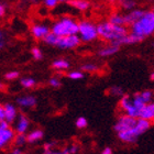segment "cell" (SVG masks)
I'll return each mask as SVG.
<instances>
[{"mask_svg":"<svg viewBox=\"0 0 154 154\" xmlns=\"http://www.w3.org/2000/svg\"><path fill=\"white\" fill-rule=\"evenodd\" d=\"M97 28H98L99 38H101L105 41L110 42V43H115V42L119 41L120 38H122L129 33L125 26L113 24L110 21H103V22L99 23Z\"/></svg>","mask_w":154,"mask_h":154,"instance_id":"6da1fadb","label":"cell"},{"mask_svg":"<svg viewBox=\"0 0 154 154\" xmlns=\"http://www.w3.org/2000/svg\"><path fill=\"white\" fill-rule=\"evenodd\" d=\"M130 32L143 40L154 34V11H145L143 16L130 26Z\"/></svg>","mask_w":154,"mask_h":154,"instance_id":"7a4b0ae2","label":"cell"},{"mask_svg":"<svg viewBox=\"0 0 154 154\" xmlns=\"http://www.w3.org/2000/svg\"><path fill=\"white\" fill-rule=\"evenodd\" d=\"M151 125H152L151 121L142 118H138V122H137V125L133 128L128 130V131L119 132V133H117V135H118L119 140L122 141L123 143L134 144L135 142L138 141V139L142 134H144L145 132L151 128Z\"/></svg>","mask_w":154,"mask_h":154,"instance_id":"3957f363","label":"cell"},{"mask_svg":"<svg viewBox=\"0 0 154 154\" xmlns=\"http://www.w3.org/2000/svg\"><path fill=\"white\" fill-rule=\"evenodd\" d=\"M78 23L73 18L64 17L52 26V32L58 36H67L78 34Z\"/></svg>","mask_w":154,"mask_h":154,"instance_id":"277c9868","label":"cell"},{"mask_svg":"<svg viewBox=\"0 0 154 154\" xmlns=\"http://www.w3.org/2000/svg\"><path fill=\"white\" fill-rule=\"evenodd\" d=\"M78 35H79L80 40L83 42H91L94 40H96L97 38H99L98 34V28L96 24H94L90 21H80L78 23Z\"/></svg>","mask_w":154,"mask_h":154,"instance_id":"5b68a950","label":"cell"},{"mask_svg":"<svg viewBox=\"0 0 154 154\" xmlns=\"http://www.w3.org/2000/svg\"><path fill=\"white\" fill-rule=\"evenodd\" d=\"M137 122H138V118H134V117H131V116H128L125 113V115L120 116L118 118L117 122L113 125V130L117 133L128 131L137 125Z\"/></svg>","mask_w":154,"mask_h":154,"instance_id":"8992f818","label":"cell"},{"mask_svg":"<svg viewBox=\"0 0 154 154\" xmlns=\"http://www.w3.org/2000/svg\"><path fill=\"white\" fill-rule=\"evenodd\" d=\"M80 40L78 34L74 35H67V36H57L56 42H55V46H57L63 50H69V48H75L80 44Z\"/></svg>","mask_w":154,"mask_h":154,"instance_id":"52a82bcc","label":"cell"},{"mask_svg":"<svg viewBox=\"0 0 154 154\" xmlns=\"http://www.w3.org/2000/svg\"><path fill=\"white\" fill-rule=\"evenodd\" d=\"M14 138V132L9 128L6 120L0 122V149L6 146Z\"/></svg>","mask_w":154,"mask_h":154,"instance_id":"ba28073f","label":"cell"},{"mask_svg":"<svg viewBox=\"0 0 154 154\" xmlns=\"http://www.w3.org/2000/svg\"><path fill=\"white\" fill-rule=\"evenodd\" d=\"M146 10L144 9H139V8H135V9L131 10V11H129L127 14H125V23H127V26H131L135 21H138L140 18H141L143 14L145 13Z\"/></svg>","mask_w":154,"mask_h":154,"instance_id":"9c48e42d","label":"cell"},{"mask_svg":"<svg viewBox=\"0 0 154 154\" xmlns=\"http://www.w3.org/2000/svg\"><path fill=\"white\" fill-rule=\"evenodd\" d=\"M143 41V38H140V36L135 35L133 33L129 32L125 36H123L122 38H120L119 41L115 42V44L119 45V46H122V45H133V44H138L140 42Z\"/></svg>","mask_w":154,"mask_h":154,"instance_id":"30bf717a","label":"cell"},{"mask_svg":"<svg viewBox=\"0 0 154 154\" xmlns=\"http://www.w3.org/2000/svg\"><path fill=\"white\" fill-rule=\"evenodd\" d=\"M120 51V46L115 43H110L109 45H107L105 48H100L98 51V55L100 57H110V56H113L116 55L118 52Z\"/></svg>","mask_w":154,"mask_h":154,"instance_id":"8fae6325","label":"cell"},{"mask_svg":"<svg viewBox=\"0 0 154 154\" xmlns=\"http://www.w3.org/2000/svg\"><path fill=\"white\" fill-rule=\"evenodd\" d=\"M139 118L145 119L149 121H154V101L150 103H146L142 110L140 111Z\"/></svg>","mask_w":154,"mask_h":154,"instance_id":"7c38bea8","label":"cell"},{"mask_svg":"<svg viewBox=\"0 0 154 154\" xmlns=\"http://www.w3.org/2000/svg\"><path fill=\"white\" fill-rule=\"evenodd\" d=\"M31 32H32V35L35 38H44L51 31H50V29H48L46 26H43V24H35V26H32Z\"/></svg>","mask_w":154,"mask_h":154,"instance_id":"4fadbf2b","label":"cell"},{"mask_svg":"<svg viewBox=\"0 0 154 154\" xmlns=\"http://www.w3.org/2000/svg\"><path fill=\"white\" fill-rule=\"evenodd\" d=\"M67 3L79 11H86L90 7V2L88 0H67Z\"/></svg>","mask_w":154,"mask_h":154,"instance_id":"5bb4252c","label":"cell"},{"mask_svg":"<svg viewBox=\"0 0 154 154\" xmlns=\"http://www.w3.org/2000/svg\"><path fill=\"white\" fill-rule=\"evenodd\" d=\"M5 113H6V120L8 123L10 122H12L14 119H16V116H17V110L14 108V106H12L11 103H7L5 105Z\"/></svg>","mask_w":154,"mask_h":154,"instance_id":"9a60e30c","label":"cell"},{"mask_svg":"<svg viewBox=\"0 0 154 154\" xmlns=\"http://www.w3.org/2000/svg\"><path fill=\"white\" fill-rule=\"evenodd\" d=\"M17 103H19L21 107H26V108H30V107H34L36 103V100L34 97L32 96H24L20 97L17 99Z\"/></svg>","mask_w":154,"mask_h":154,"instance_id":"2e32d148","label":"cell"},{"mask_svg":"<svg viewBox=\"0 0 154 154\" xmlns=\"http://www.w3.org/2000/svg\"><path fill=\"white\" fill-rule=\"evenodd\" d=\"M29 128V120L24 116H20L18 123H17L16 130L18 133H26V131Z\"/></svg>","mask_w":154,"mask_h":154,"instance_id":"e0dca14e","label":"cell"},{"mask_svg":"<svg viewBox=\"0 0 154 154\" xmlns=\"http://www.w3.org/2000/svg\"><path fill=\"white\" fill-rule=\"evenodd\" d=\"M108 21H110L113 24H118V26H127V23H125V14H121V13H113L109 17Z\"/></svg>","mask_w":154,"mask_h":154,"instance_id":"ac0fdd59","label":"cell"},{"mask_svg":"<svg viewBox=\"0 0 154 154\" xmlns=\"http://www.w3.org/2000/svg\"><path fill=\"white\" fill-rule=\"evenodd\" d=\"M119 6L125 11H131L137 8V1L135 0H118Z\"/></svg>","mask_w":154,"mask_h":154,"instance_id":"d6986e66","label":"cell"},{"mask_svg":"<svg viewBox=\"0 0 154 154\" xmlns=\"http://www.w3.org/2000/svg\"><path fill=\"white\" fill-rule=\"evenodd\" d=\"M52 66L53 68L57 69V71H64V69H67L69 67V63H68L66 60H56L52 63Z\"/></svg>","mask_w":154,"mask_h":154,"instance_id":"ffe728a7","label":"cell"},{"mask_svg":"<svg viewBox=\"0 0 154 154\" xmlns=\"http://www.w3.org/2000/svg\"><path fill=\"white\" fill-rule=\"evenodd\" d=\"M43 138V132L41 130H34L33 132H31L28 137H26V140L30 143H33V142H36L38 140H41Z\"/></svg>","mask_w":154,"mask_h":154,"instance_id":"44dd1931","label":"cell"},{"mask_svg":"<svg viewBox=\"0 0 154 154\" xmlns=\"http://www.w3.org/2000/svg\"><path fill=\"white\" fill-rule=\"evenodd\" d=\"M141 97L142 99L144 100L145 103H150L153 101L154 99V91H152V90H143V91H141Z\"/></svg>","mask_w":154,"mask_h":154,"instance_id":"7402d4cb","label":"cell"},{"mask_svg":"<svg viewBox=\"0 0 154 154\" xmlns=\"http://www.w3.org/2000/svg\"><path fill=\"white\" fill-rule=\"evenodd\" d=\"M82 71L86 72V73H95V72L99 71V67L94 63H87L82 66Z\"/></svg>","mask_w":154,"mask_h":154,"instance_id":"603a6c76","label":"cell"},{"mask_svg":"<svg viewBox=\"0 0 154 154\" xmlns=\"http://www.w3.org/2000/svg\"><path fill=\"white\" fill-rule=\"evenodd\" d=\"M109 94L115 97H122L125 95V91L120 86H112L109 88Z\"/></svg>","mask_w":154,"mask_h":154,"instance_id":"cb8c5ba5","label":"cell"},{"mask_svg":"<svg viewBox=\"0 0 154 154\" xmlns=\"http://www.w3.org/2000/svg\"><path fill=\"white\" fill-rule=\"evenodd\" d=\"M68 78H71L73 80H79L84 78V73L80 71H73L71 73H68Z\"/></svg>","mask_w":154,"mask_h":154,"instance_id":"d4e9b609","label":"cell"},{"mask_svg":"<svg viewBox=\"0 0 154 154\" xmlns=\"http://www.w3.org/2000/svg\"><path fill=\"white\" fill-rule=\"evenodd\" d=\"M34 84H35V80L33 78H22L21 79V85L26 88H31L34 86Z\"/></svg>","mask_w":154,"mask_h":154,"instance_id":"484cf974","label":"cell"},{"mask_svg":"<svg viewBox=\"0 0 154 154\" xmlns=\"http://www.w3.org/2000/svg\"><path fill=\"white\" fill-rule=\"evenodd\" d=\"M88 125L87 122V119L84 118V117H79V118L76 120V127L78 129H85Z\"/></svg>","mask_w":154,"mask_h":154,"instance_id":"4316f807","label":"cell"},{"mask_svg":"<svg viewBox=\"0 0 154 154\" xmlns=\"http://www.w3.org/2000/svg\"><path fill=\"white\" fill-rule=\"evenodd\" d=\"M26 141H28L26 138V135H24V133H19V134L17 135L16 138V143L17 145H22L26 143Z\"/></svg>","mask_w":154,"mask_h":154,"instance_id":"83f0119b","label":"cell"},{"mask_svg":"<svg viewBox=\"0 0 154 154\" xmlns=\"http://www.w3.org/2000/svg\"><path fill=\"white\" fill-rule=\"evenodd\" d=\"M60 2H61V0H44V5L50 9L55 8Z\"/></svg>","mask_w":154,"mask_h":154,"instance_id":"f1b7e54d","label":"cell"},{"mask_svg":"<svg viewBox=\"0 0 154 154\" xmlns=\"http://www.w3.org/2000/svg\"><path fill=\"white\" fill-rule=\"evenodd\" d=\"M32 56L34 57V60H41L42 57H43V55H42V52L40 48H32Z\"/></svg>","mask_w":154,"mask_h":154,"instance_id":"f546056e","label":"cell"},{"mask_svg":"<svg viewBox=\"0 0 154 154\" xmlns=\"http://www.w3.org/2000/svg\"><path fill=\"white\" fill-rule=\"evenodd\" d=\"M50 85H51L52 87H54V88H58L62 84H61V80L58 79V78H56V77H53V78H51V79H50Z\"/></svg>","mask_w":154,"mask_h":154,"instance_id":"4dcf8cb0","label":"cell"},{"mask_svg":"<svg viewBox=\"0 0 154 154\" xmlns=\"http://www.w3.org/2000/svg\"><path fill=\"white\" fill-rule=\"evenodd\" d=\"M19 77V73L18 72H9V73H7L6 74V78L9 80H12V79H16Z\"/></svg>","mask_w":154,"mask_h":154,"instance_id":"1f68e13d","label":"cell"},{"mask_svg":"<svg viewBox=\"0 0 154 154\" xmlns=\"http://www.w3.org/2000/svg\"><path fill=\"white\" fill-rule=\"evenodd\" d=\"M5 118H6V113H5V106H1L0 105V122L3 121L5 120Z\"/></svg>","mask_w":154,"mask_h":154,"instance_id":"d6a6232c","label":"cell"},{"mask_svg":"<svg viewBox=\"0 0 154 154\" xmlns=\"http://www.w3.org/2000/svg\"><path fill=\"white\" fill-rule=\"evenodd\" d=\"M68 148H69L71 154H76L77 152H78V150H79V148H78L77 145H72V146H68Z\"/></svg>","mask_w":154,"mask_h":154,"instance_id":"836d02e7","label":"cell"},{"mask_svg":"<svg viewBox=\"0 0 154 154\" xmlns=\"http://www.w3.org/2000/svg\"><path fill=\"white\" fill-rule=\"evenodd\" d=\"M101 154H112V149L107 146V148H105L103 151H101Z\"/></svg>","mask_w":154,"mask_h":154,"instance_id":"e575fe53","label":"cell"},{"mask_svg":"<svg viewBox=\"0 0 154 154\" xmlns=\"http://www.w3.org/2000/svg\"><path fill=\"white\" fill-rule=\"evenodd\" d=\"M5 12H6V8H5L3 5L0 3V17H2L3 14H5Z\"/></svg>","mask_w":154,"mask_h":154,"instance_id":"d590c367","label":"cell"},{"mask_svg":"<svg viewBox=\"0 0 154 154\" xmlns=\"http://www.w3.org/2000/svg\"><path fill=\"white\" fill-rule=\"evenodd\" d=\"M53 143H45L44 144V149H45V151H48V150H51V148L53 146Z\"/></svg>","mask_w":154,"mask_h":154,"instance_id":"8d00e7d4","label":"cell"},{"mask_svg":"<svg viewBox=\"0 0 154 154\" xmlns=\"http://www.w3.org/2000/svg\"><path fill=\"white\" fill-rule=\"evenodd\" d=\"M44 154H63V153H62V151L61 152H55V151H52V150H48V151H45Z\"/></svg>","mask_w":154,"mask_h":154,"instance_id":"74e56055","label":"cell"},{"mask_svg":"<svg viewBox=\"0 0 154 154\" xmlns=\"http://www.w3.org/2000/svg\"><path fill=\"white\" fill-rule=\"evenodd\" d=\"M62 153L63 154H71V152H69V148H65L63 151H62Z\"/></svg>","mask_w":154,"mask_h":154,"instance_id":"f35d334b","label":"cell"},{"mask_svg":"<svg viewBox=\"0 0 154 154\" xmlns=\"http://www.w3.org/2000/svg\"><path fill=\"white\" fill-rule=\"evenodd\" d=\"M11 154H21V152H20V150H14Z\"/></svg>","mask_w":154,"mask_h":154,"instance_id":"ab89813d","label":"cell"},{"mask_svg":"<svg viewBox=\"0 0 154 154\" xmlns=\"http://www.w3.org/2000/svg\"><path fill=\"white\" fill-rule=\"evenodd\" d=\"M150 79H151L152 82H154V72H153V73H152L151 75H150Z\"/></svg>","mask_w":154,"mask_h":154,"instance_id":"60d3db41","label":"cell"},{"mask_svg":"<svg viewBox=\"0 0 154 154\" xmlns=\"http://www.w3.org/2000/svg\"><path fill=\"white\" fill-rule=\"evenodd\" d=\"M2 38H3V35H2V33L0 32V43H2Z\"/></svg>","mask_w":154,"mask_h":154,"instance_id":"b9f144b4","label":"cell"},{"mask_svg":"<svg viewBox=\"0 0 154 154\" xmlns=\"http://www.w3.org/2000/svg\"><path fill=\"white\" fill-rule=\"evenodd\" d=\"M2 88H5V86H3L2 84H0V89H2Z\"/></svg>","mask_w":154,"mask_h":154,"instance_id":"7bdbcfd3","label":"cell"},{"mask_svg":"<svg viewBox=\"0 0 154 154\" xmlns=\"http://www.w3.org/2000/svg\"><path fill=\"white\" fill-rule=\"evenodd\" d=\"M108 1H111V2H113V1H117V0H108Z\"/></svg>","mask_w":154,"mask_h":154,"instance_id":"ee69618b","label":"cell"},{"mask_svg":"<svg viewBox=\"0 0 154 154\" xmlns=\"http://www.w3.org/2000/svg\"><path fill=\"white\" fill-rule=\"evenodd\" d=\"M152 48H154V42H153V43H152Z\"/></svg>","mask_w":154,"mask_h":154,"instance_id":"f6af8a7d","label":"cell"},{"mask_svg":"<svg viewBox=\"0 0 154 154\" xmlns=\"http://www.w3.org/2000/svg\"><path fill=\"white\" fill-rule=\"evenodd\" d=\"M152 10H153V11H154V7H153V9H152Z\"/></svg>","mask_w":154,"mask_h":154,"instance_id":"bcb514c9","label":"cell"}]
</instances>
